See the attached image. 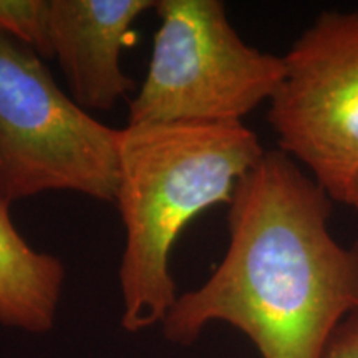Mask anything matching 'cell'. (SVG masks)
I'll return each mask as SVG.
<instances>
[{"instance_id": "1", "label": "cell", "mask_w": 358, "mask_h": 358, "mask_svg": "<svg viewBox=\"0 0 358 358\" xmlns=\"http://www.w3.org/2000/svg\"><path fill=\"white\" fill-rule=\"evenodd\" d=\"M227 206L226 256L176 299L164 337L191 345L224 322L262 358H320L340 322L358 312V241L335 239L334 201L280 150L264 153Z\"/></svg>"}, {"instance_id": "2", "label": "cell", "mask_w": 358, "mask_h": 358, "mask_svg": "<svg viewBox=\"0 0 358 358\" xmlns=\"http://www.w3.org/2000/svg\"><path fill=\"white\" fill-rule=\"evenodd\" d=\"M264 153L244 123L120 129L115 203L127 237L118 274L127 332L163 324L178 299L169 259L179 234L206 209L229 204L239 179Z\"/></svg>"}, {"instance_id": "3", "label": "cell", "mask_w": 358, "mask_h": 358, "mask_svg": "<svg viewBox=\"0 0 358 358\" xmlns=\"http://www.w3.org/2000/svg\"><path fill=\"white\" fill-rule=\"evenodd\" d=\"M120 129L62 92L29 45L0 30V199L70 191L115 203Z\"/></svg>"}, {"instance_id": "4", "label": "cell", "mask_w": 358, "mask_h": 358, "mask_svg": "<svg viewBox=\"0 0 358 358\" xmlns=\"http://www.w3.org/2000/svg\"><path fill=\"white\" fill-rule=\"evenodd\" d=\"M159 29L128 124L243 123L284 78L282 57L245 43L219 0H156Z\"/></svg>"}, {"instance_id": "5", "label": "cell", "mask_w": 358, "mask_h": 358, "mask_svg": "<svg viewBox=\"0 0 358 358\" xmlns=\"http://www.w3.org/2000/svg\"><path fill=\"white\" fill-rule=\"evenodd\" d=\"M282 60L267 111L279 150L348 206L358 186V10L322 12Z\"/></svg>"}, {"instance_id": "6", "label": "cell", "mask_w": 358, "mask_h": 358, "mask_svg": "<svg viewBox=\"0 0 358 358\" xmlns=\"http://www.w3.org/2000/svg\"><path fill=\"white\" fill-rule=\"evenodd\" d=\"M153 0H50L52 58L83 110L108 111L134 82L122 69V52L134 20Z\"/></svg>"}, {"instance_id": "7", "label": "cell", "mask_w": 358, "mask_h": 358, "mask_svg": "<svg viewBox=\"0 0 358 358\" xmlns=\"http://www.w3.org/2000/svg\"><path fill=\"white\" fill-rule=\"evenodd\" d=\"M10 206L0 199V325L47 334L55 324L65 266L27 243L12 221Z\"/></svg>"}, {"instance_id": "8", "label": "cell", "mask_w": 358, "mask_h": 358, "mask_svg": "<svg viewBox=\"0 0 358 358\" xmlns=\"http://www.w3.org/2000/svg\"><path fill=\"white\" fill-rule=\"evenodd\" d=\"M0 30L52 58L50 0H0Z\"/></svg>"}, {"instance_id": "9", "label": "cell", "mask_w": 358, "mask_h": 358, "mask_svg": "<svg viewBox=\"0 0 358 358\" xmlns=\"http://www.w3.org/2000/svg\"><path fill=\"white\" fill-rule=\"evenodd\" d=\"M320 358H358V312L340 322L327 340Z\"/></svg>"}, {"instance_id": "10", "label": "cell", "mask_w": 358, "mask_h": 358, "mask_svg": "<svg viewBox=\"0 0 358 358\" xmlns=\"http://www.w3.org/2000/svg\"><path fill=\"white\" fill-rule=\"evenodd\" d=\"M348 206H350V208H353L358 213V186L355 187V191H353V194H352L350 203H348Z\"/></svg>"}]
</instances>
